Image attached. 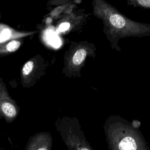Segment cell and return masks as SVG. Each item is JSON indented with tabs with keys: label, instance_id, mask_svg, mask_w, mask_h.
Returning <instances> with one entry per match:
<instances>
[{
	"label": "cell",
	"instance_id": "6da1fadb",
	"mask_svg": "<svg viewBox=\"0 0 150 150\" xmlns=\"http://www.w3.org/2000/svg\"><path fill=\"white\" fill-rule=\"evenodd\" d=\"M94 11L96 15L103 19L106 27L110 30V32L122 36H130L143 34L150 30V27L139 23H135L125 18L117 13L114 9L102 1H95Z\"/></svg>",
	"mask_w": 150,
	"mask_h": 150
},
{
	"label": "cell",
	"instance_id": "7a4b0ae2",
	"mask_svg": "<svg viewBox=\"0 0 150 150\" xmlns=\"http://www.w3.org/2000/svg\"><path fill=\"white\" fill-rule=\"evenodd\" d=\"M106 139L109 150H149L141 134L125 125L109 127Z\"/></svg>",
	"mask_w": 150,
	"mask_h": 150
},
{
	"label": "cell",
	"instance_id": "3957f363",
	"mask_svg": "<svg viewBox=\"0 0 150 150\" xmlns=\"http://www.w3.org/2000/svg\"><path fill=\"white\" fill-rule=\"evenodd\" d=\"M18 112V105L9 95L5 85L0 79V118L11 122L16 118Z\"/></svg>",
	"mask_w": 150,
	"mask_h": 150
},
{
	"label": "cell",
	"instance_id": "277c9868",
	"mask_svg": "<svg viewBox=\"0 0 150 150\" xmlns=\"http://www.w3.org/2000/svg\"><path fill=\"white\" fill-rule=\"evenodd\" d=\"M52 137L49 132H40L30 137L25 150H51Z\"/></svg>",
	"mask_w": 150,
	"mask_h": 150
},
{
	"label": "cell",
	"instance_id": "5b68a950",
	"mask_svg": "<svg viewBox=\"0 0 150 150\" xmlns=\"http://www.w3.org/2000/svg\"><path fill=\"white\" fill-rule=\"evenodd\" d=\"M63 139L69 150H93L83 134L74 132L71 129L63 135Z\"/></svg>",
	"mask_w": 150,
	"mask_h": 150
},
{
	"label": "cell",
	"instance_id": "8992f818",
	"mask_svg": "<svg viewBox=\"0 0 150 150\" xmlns=\"http://www.w3.org/2000/svg\"><path fill=\"white\" fill-rule=\"evenodd\" d=\"M32 33V32H19L5 24L0 23V43L22 38Z\"/></svg>",
	"mask_w": 150,
	"mask_h": 150
},
{
	"label": "cell",
	"instance_id": "52a82bcc",
	"mask_svg": "<svg viewBox=\"0 0 150 150\" xmlns=\"http://www.w3.org/2000/svg\"><path fill=\"white\" fill-rule=\"evenodd\" d=\"M21 45V42L13 39L0 43V54H6L17 50Z\"/></svg>",
	"mask_w": 150,
	"mask_h": 150
},
{
	"label": "cell",
	"instance_id": "ba28073f",
	"mask_svg": "<svg viewBox=\"0 0 150 150\" xmlns=\"http://www.w3.org/2000/svg\"><path fill=\"white\" fill-rule=\"evenodd\" d=\"M87 56V51L86 49L81 48L78 49L73 54L71 62L74 66H80L84 60Z\"/></svg>",
	"mask_w": 150,
	"mask_h": 150
},
{
	"label": "cell",
	"instance_id": "9c48e42d",
	"mask_svg": "<svg viewBox=\"0 0 150 150\" xmlns=\"http://www.w3.org/2000/svg\"><path fill=\"white\" fill-rule=\"evenodd\" d=\"M46 39L49 43H50L53 46H59L60 44V41L58 37L55 35L53 32H47L46 34Z\"/></svg>",
	"mask_w": 150,
	"mask_h": 150
},
{
	"label": "cell",
	"instance_id": "30bf717a",
	"mask_svg": "<svg viewBox=\"0 0 150 150\" xmlns=\"http://www.w3.org/2000/svg\"><path fill=\"white\" fill-rule=\"evenodd\" d=\"M35 64L34 62L32 60L28 61L24 65L22 68V76L23 77H28L30 74L33 71Z\"/></svg>",
	"mask_w": 150,
	"mask_h": 150
},
{
	"label": "cell",
	"instance_id": "8fae6325",
	"mask_svg": "<svg viewBox=\"0 0 150 150\" xmlns=\"http://www.w3.org/2000/svg\"><path fill=\"white\" fill-rule=\"evenodd\" d=\"M132 4L150 9V0H137L131 1Z\"/></svg>",
	"mask_w": 150,
	"mask_h": 150
},
{
	"label": "cell",
	"instance_id": "7c38bea8",
	"mask_svg": "<svg viewBox=\"0 0 150 150\" xmlns=\"http://www.w3.org/2000/svg\"><path fill=\"white\" fill-rule=\"evenodd\" d=\"M70 28V23L68 22H64L61 23L59 26V30L60 32H64Z\"/></svg>",
	"mask_w": 150,
	"mask_h": 150
},
{
	"label": "cell",
	"instance_id": "4fadbf2b",
	"mask_svg": "<svg viewBox=\"0 0 150 150\" xmlns=\"http://www.w3.org/2000/svg\"><path fill=\"white\" fill-rule=\"evenodd\" d=\"M0 150H4L3 149H0Z\"/></svg>",
	"mask_w": 150,
	"mask_h": 150
}]
</instances>
